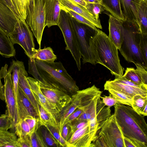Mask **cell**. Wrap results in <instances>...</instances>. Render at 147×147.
<instances>
[{
	"label": "cell",
	"instance_id": "obj_1",
	"mask_svg": "<svg viewBox=\"0 0 147 147\" xmlns=\"http://www.w3.org/2000/svg\"><path fill=\"white\" fill-rule=\"evenodd\" d=\"M114 113L123 136L136 147H147V125L144 116L139 114L128 105L116 104Z\"/></svg>",
	"mask_w": 147,
	"mask_h": 147
},
{
	"label": "cell",
	"instance_id": "obj_2",
	"mask_svg": "<svg viewBox=\"0 0 147 147\" xmlns=\"http://www.w3.org/2000/svg\"><path fill=\"white\" fill-rule=\"evenodd\" d=\"M92 45L96 64L105 66L115 78L122 76L124 69L120 64L118 49L108 36L98 29Z\"/></svg>",
	"mask_w": 147,
	"mask_h": 147
},
{
	"label": "cell",
	"instance_id": "obj_3",
	"mask_svg": "<svg viewBox=\"0 0 147 147\" xmlns=\"http://www.w3.org/2000/svg\"><path fill=\"white\" fill-rule=\"evenodd\" d=\"M121 33L122 43L119 50L121 55L128 62L139 64L147 69L140 50L141 32L138 24L122 21Z\"/></svg>",
	"mask_w": 147,
	"mask_h": 147
},
{
	"label": "cell",
	"instance_id": "obj_4",
	"mask_svg": "<svg viewBox=\"0 0 147 147\" xmlns=\"http://www.w3.org/2000/svg\"><path fill=\"white\" fill-rule=\"evenodd\" d=\"M35 62L40 76L46 81L61 87L71 96L79 90L76 81L61 62L48 63L35 59Z\"/></svg>",
	"mask_w": 147,
	"mask_h": 147
},
{
	"label": "cell",
	"instance_id": "obj_5",
	"mask_svg": "<svg viewBox=\"0 0 147 147\" xmlns=\"http://www.w3.org/2000/svg\"><path fill=\"white\" fill-rule=\"evenodd\" d=\"M124 138L113 114L102 123L91 147H125Z\"/></svg>",
	"mask_w": 147,
	"mask_h": 147
},
{
	"label": "cell",
	"instance_id": "obj_6",
	"mask_svg": "<svg viewBox=\"0 0 147 147\" xmlns=\"http://www.w3.org/2000/svg\"><path fill=\"white\" fill-rule=\"evenodd\" d=\"M46 0H30L26 3L25 21L41 48L45 28Z\"/></svg>",
	"mask_w": 147,
	"mask_h": 147
},
{
	"label": "cell",
	"instance_id": "obj_7",
	"mask_svg": "<svg viewBox=\"0 0 147 147\" xmlns=\"http://www.w3.org/2000/svg\"><path fill=\"white\" fill-rule=\"evenodd\" d=\"M69 18L77 36L80 50L82 57V63L84 64L89 63L95 65L96 63L92 43L98 29L95 30L85 24L78 22L70 15Z\"/></svg>",
	"mask_w": 147,
	"mask_h": 147
},
{
	"label": "cell",
	"instance_id": "obj_8",
	"mask_svg": "<svg viewBox=\"0 0 147 147\" xmlns=\"http://www.w3.org/2000/svg\"><path fill=\"white\" fill-rule=\"evenodd\" d=\"M63 34L66 47L65 50L71 52L79 70L81 68L82 56L80 50L77 36L71 22L69 15L61 9L57 25Z\"/></svg>",
	"mask_w": 147,
	"mask_h": 147
},
{
	"label": "cell",
	"instance_id": "obj_9",
	"mask_svg": "<svg viewBox=\"0 0 147 147\" xmlns=\"http://www.w3.org/2000/svg\"><path fill=\"white\" fill-rule=\"evenodd\" d=\"M9 36L13 45H20L28 58H32L36 49L33 34L25 20L18 19L13 31Z\"/></svg>",
	"mask_w": 147,
	"mask_h": 147
},
{
	"label": "cell",
	"instance_id": "obj_10",
	"mask_svg": "<svg viewBox=\"0 0 147 147\" xmlns=\"http://www.w3.org/2000/svg\"><path fill=\"white\" fill-rule=\"evenodd\" d=\"M37 81L43 94L60 112L71 101V96L64 89L46 81L41 77Z\"/></svg>",
	"mask_w": 147,
	"mask_h": 147
},
{
	"label": "cell",
	"instance_id": "obj_11",
	"mask_svg": "<svg viewBox=\"0 0 147 147\" xmlns=\"http://www.w3.org/2000/svg\"><path fill=\"white\" fill-rule=\"evenodd\" d=\"M8 65L5 64L1 67L0 71L1 79L4 81V101L9 116L13 122L12 131L14 130L15 126L18 121L16 103L11 77V72L7 70Z\"/></svg>",
	"mask_w": 147,
	"mask_h": 147
},
{
	"label": "cell",
	"instance_id": "obj_12",
	"mask_svg": "<svg viewBox=\"0 0 147 147\" xmlns=\"http://www.w3.org/2000/svg\"><path fill=\"white\" fill-rule=\"evenodd\" d=\"M97 132L92 130L88 123L76 129L67 141L68 147H90Z\"/></svg>",
	"mask_w": 147,
	"mask_h": 147
},
{
	"label": "cell",
	"instance_id": "obj_13",
	"mask_svg": "<svg viewBox=\"0 0 147 147\" xmlns=\"http://www.w3.org/2000/svg\"><path fill=\"white\" fill-rule=\"evenodd\" d=\"M27 79L38 104L46 111L52 114L58 121L60 111L43 94L40 90L37 80L28 76Z\"/></svg>",
	"mask_w": 147,
	"mask_h": 147
},
{
	"label": "cell",
	"instance_id": "obj_14",
	"mask_svg": "<svg viewBox=\"0 0 147 147\" xmlns=\"http://www.w3.org/2000/svg\"><path fill=\"white\" fill-rule=\"evenodd\" d=\"M102 92L94 85L82 90H79L71 96V100L77 108L84 111L97 97L101 95Z\"/></svg>",
	"mask_w": 147,
	"mask_h": 147
},
{
	"label": "cell",
	"instance_id": "obj_15",
	"mask_svg": "<svg viewBox=\"0 0 147 147\" xmlns=\"http://www.w3.org/2000/svg\"><path fill=\"white\" fill-rule=\"evenodd\" d=\"M16 106L18 121L20 119H24L28 116H32L37 118L39 117L34 107L19 86L16 100Z\"/></svg>",
	"mask_w": 147,
	"mask_h": 147
},
{
	"label": "cell",
	"instance_id": "obj_16",
	"mask_svg": "<svg viewBox=\"0 0 147 147\" xmlns=\"http://www.w3.org/2000/svg\"><path fill=\"white\" fill-rule=\"evenodd\" d=\"M19 19L8 6L0 1V29L9 35Z\"/></svg>",
	"mask_w": 147,
	"mask_h": 147
},
{
	"label": "cell",
	"instance_id": "obj_17",
	"mask_svg": "<svg viewBox=\"0 0 147 147\" xmlns=\"http://www.w3.org/2000/svg\"><path fill=\"white\" fill-rule=\"evenodd\" d=\"M104 89L106 90L113 89L132 98L136 94L147 96V89L127 85L115 80L106 81L104 85Z\"/></svg>",
	"mask_w": 147,
	"mask_h": 147
},
{
	"label": "cell",
	"instance_id": "obj_18",
	"mask_svg": "<svg viewBox=\"0 0 147 147\" xmlns=\"http://www.w3.org/2000/svg\"><path fill=\"white\" fill-rule=\"evenodd\" d=\"M61 10L59 0H46L45 27L57 25Z\"/></svg>",
	"mask_w": 147,
	"mask_h": 147
},
{
	"label": "cell",
	"instance_id": "obj_19",
	"mask_svg": "<svg viewBox=\"0 0 147 147\" xmlns=\"http://www.w3.org/2000/svg\"><path fill=\"white\" fill-rule=\"evenodd\" d=\"M28 74L24 63L22 61L19 73L18 85L30 101L39 116L38 104L30 88L27 77Z\"/></svg>",
	"mask_w": 147,
	"mask_h": 147
},
{
	"label": "cell",
	"instance_id": "obj_20",
	"mask_svg": "<svg viewBox=\"0 0 147 147\" xmlns=\"http://www.w3.org/2000/svg\"><path fill=\"white\" fill-rule=\"evenodd\" d=\"M108 15L109 17L108 37L119 50L122 41V21L115 18L111 14Z\"/></svg>",
	"mask_w": 147,
	"mask_h": 147
},
{
	"label": "cell",
	"instance_id": "obj_21",
	"mask_svg": "<svg viewBox=\"0 0 147 147\" xmlns=\"http://www.w3.org/2000/svg\"><path fill=\"white\" fill-rule=\"evenodd\" d=\"M60 5L69 9L82 16L92 24L96 28L102 29L100 22L96 21L93 15L85 7L70 0H59Z\"/></svg>",
	"mask_w": 147,
	"mask_h": 147
},
{
	"label": "cell",
	"instance_id": "obj_22",
	"mask_svg": "<svg viewBox=\"0 0 147 147\" xmlns=\"http://www.w3.org/2000/svg\"><path fill=\"white\" fill-rule=\"evenodd\" d=\"M139 0H120L122 11L126 21L136 22L139 25L136 4Z\"/></svg>",
	"mask_w": 147,
	"mask_h": 147
},
{
	"label": "cell",
	"instance_id": "obj_23",
	"mask_svg": "<svg viewBox=\"0 0 147 147\" xmlns=\"http://www.w3.org/2000/svg\"><path fill=\"white\" fill-rule=\"evenodd\" d=\"M16 52L14 45L9 35L0 29V55L6 58L15 56Z\"/></svg>",
	"mask_w": 147,
	"mask_h": 147
},
{
	"label": "cell",
	"instance_id": "obj_24",
	"mask_svg": "<svg viewBox=\"0 0 147 147\" xmlns=\"http://www.w3.org/2000/svg\"><path fill=\"white\" fill-rule=\"evenodd\" d=\"M101 4L105 10L115 18L125 20L121 9L120 0H102Z\"/></svg>",
	"mask_w": 147,
	"mask_h": 147
},
{
	"label": "cell",
	"instance_id": "obj_25",
	"mask_svg": "<svg viewBox=\"0 0 147 147\" xmlns=\"http://www.w3.org/2000/svg\"><path fill=\"white\" fill-rule=\"evenodd\" d=\"M136 6L141 32L147 34V0H139Z\"/></svg>",
	"mask_w": 147,
	"mask_h": 147
},
{
	"label": "cell",
	"instance_id": "obj_26",
	"mask_svg": "<svg viewBox=\"0 0 147 147\" xmlns=\"http://www.w3.org/2000/svg\"><path fill=\"white\" fill-rule=\"evenodd\" d=\"M39 120L41 126L48 125L55 127L59 130L58 121L51 113L45 110L38 105Z\"/></svg>",
	"mask_w": 147,
	"mask_h": 147
},
{
	"label": "cell",
	"instance_id": "obj_27",
	"mask_svg": "<svg viewBox=\"0 0 147 147\" xmlns=\"http://www.w3.org/2000/svg\"><path fill=\"white\" fill-rule=\"evenodd\" d=\"M32 58L48 63L54 62L57 59V56L54 53L52 49L50 47H45L41 49L39 48L36 49Z\"/></svg>",
	"mask_w": 147,
	"mask_h": 147
},
{
	"label": "cell",
	"instance_id": "obj_28",
	"mask_svg": "<svg viewBox=\"0 0 147 147\" xmlns=\"http://www.w3.org/2000/svg\"><path fill=\"white\" fill-rule=\"evenodd\" d=\"M22 61H12L8 70L11 72V77L16 103L18 87L19 73Z\"/></svg>",
	"mask_w": 147,
	"mask_h": 147
},
{
	"label": "cell",
	"instance_id": "obj_29",
	"mask_svg": "<svg viewBox=\"0 0 147 147\" xmlns=\"http://www.w3.org/2000/svg\"><path fill=\"white\" fill-rule=\"evenodd\" d=\"M17 139L14 133L0 129V147H18Z\"/></svg>",
	"mask_w": 147,
	"mask_h": 147
},
{
	"label": "cell",
	"instance_id": "obj_30",
	"mask_svg": "<svg viewBox=\"0 0 147 147\" xmlns=\"http://www.w3.org/2000/svg\"><path fill=\"white\" fill-rule=\"evenodd\" d=\"M77 108L75 103L71 100V102L60 112L58 121L59 123V132L61 133L64 123L68 117Z\"/></svg>",
	"mask_w": 147,
	"mask_h": 147
},
{
	"label": "cell",
	"instance_id": "obj_31",
	"mask_svg": "<svg viewBox=\"0 0 147 147\" xmlns=\"http://www.w3.org/2000/svg\"><path fill=\"white\" fill-rule=\"evenodd\" d=\"M138 113L142 115L143 110L147 107V96L136 94L132 98L131 106Z\"/></svg>",
	"mask_w": 147,
	"mask_h": 147
},
{
	"label": "cell",
	"instance_id": "obj_32",
	"mask_svg": "<svg viewBox=\"0 0 147 147\" xmlns=\"http://www.w3.org/2000/svg\"><path fill=\"white\" fill-rule=\"evenodd\" d=\"M38 129L48 147H60L56 140L46 127L41 126L38 128Z\"/></svg>",
	"mask_w": 147,
	"mask_h": 147
},
{
	"label": "cell",
	"instance_id": "obj_33",
	"mask_svg": "<svg viewBox=\"0 0 147 147\" xmlns=\"http://www.w3.org/2000/svg\"><path fill=\"white\" fill-rule=\"evenodd\" d=\"M14 132L18 137L28 135L30 137L32 135L30 128L24 119L18 121L15 126Z\"/></svg>",
	"mask_w": 147,
	"mask_h": 147
},
{
	"label": "cell",
	"instance_id": "obj_34",
	"mask_svg": "<svg viewBox=\"0 0 147 147\" xmlns=\"http://www.w3.org/2000/svg\"><path fill=\"white\" fill-rule=\"evenodd\" d=\"M122 76L139 86L147 88V86L143 83L140 76L134 68L127 67L124 74Z\"/></svg>",
	"mask_w": 147,
	"mask_h": 147
},
{
	"label": "cell",
	"instance_id": "obj_35",
	"mask_svg": "<svg viewBox=\"0 0 147 147\" xmlns=\"http://www.w3.org/2000/svg\"><path fill=\"white\" fill-rule=\"evenodd\" d=\"M60 7L61 9L68 13L78 22L85 24L95 30H97L98 29L92 24L82 16L65 7L61 5Z\"/></svg>",
	"mask_w": 147,
	"mask_h": 147
},
{
	"label": "cell",
	"instance_id": "obj_36",
	"mask_svg": "<svg viewBox=\"0 0 147 147\" xmlns=\"http://www.w3.org/2000/svg\"><path fill=\"white\" fill-rule=\"evenodd\" d=\"M107 91L119 104L131 106L132 98L113 89H109Z\"/></svg>",
	"mask_w": 147,
	"mask_h": 147
},
{
	"label": "cell",
	"instance_id": "obj_37",
	"mask_svg": "<svg viewBox=\"0 0 147 147\" xmlns=\"http://www.w3.org/2000/svg\"><path fill=\"white\" fill-rule=\"evenodd\" d=\"M86 9L93 16L95 20L100 22L99 18V14L105 10L103 6L98 3H87Z\"/></svg>",
	"mask_w": 147,
	"mask_h": 147
},
{
	"label": "cell",
	"instance_id": "obj_38",
	"mask_svg": "<svg viewBox=\"0 0 147 147\" xmlns=\"http://www.w3.org/2000/svg\"><path fill=\"white\" fill-rule=\"evenodd\" d=\"M12 127V121L6 109L5 113L0 115V129L8 131Z\"/></svg>",
	"mask_w": 147,
	"mask_h": 147
},
{
	"label": "cell",
	"instance_id": "obj_39",
	"mask_svg": "<svg viewBox=\"0 0 147 147\" xmlns=\"http://www.w3.org/2000/svg\"><path fill=\"white\" fill-rule=\"evenodd\" d=\"M11 1L21 18L25 20L26 17V0H11Z\"/></svg>",
	"mask_w": 147,
	"mask_h": 147
},
{
	"label": "cell",
	"instance_id": "obj_40",
	"mask_svg": "<svg viewBox=\"0 0 147 147\" xmlns=\"http://www.w3.org/2000/svg\"><path fill=\"white\" fill-rule=\"evenodd\" d=\"M31 147H47L38 129L33 133L30 137Z\"/></svg>",
	"mask_w": 147,
	"mask_h": 147
},
{
	"label": "cell",
	"instance_id": "obj_41",
	"mask_svg": "<svg viewBox=\"0 0 147 147\" xmlns=\"http://www.w3.org/2000/svg\"><path fill=\"white\" fill-rule=\"evenodd\" d=\"M45 126L56 140L60 147H68L67 142L65 141L59 133V129L48 125H47Z\"/></svg>",
	"mask_w": 147,
	"mask_h": 147
},
{
	"label": "cell",
	"instance_id": "obj_42",
	"mask_svg": "<svg viewBox=\"0 0 147 147\" xmlns=\"http://www.w3.org/2000/svg\"><path fill=\"white\" fill-rule=\"evenodd\" d=\"M140 48L145 63L147 65V34L141 33Z\"/></svg>",
	"mask_w": 147,
	"mask_h": 147
},
{
	"label": "cell",
	"instance_id": "obj_43",
	"mask_svg": "<svg viewBox=\"0 0 147 147\" xmlns=\"http://www.w3.org/2000/svg\"><path fill=\"white\" fill-rule=\"evenodd\" d=\"M24 119L28 124L30 129L32 135L41 126L39 122L38 118H37L32 116H28Z\"/></svg>",
	"mask_w": 147,
	"mask_h": 147
},
{
	"label": "cell",
	"instance_id": "obj_44",
	"mask_svg": "<svg viewBox=\"0 0 147 147\" xmlns=\"http://www.w3.org/2000/svg\"><path fill=\"white\" fill-rule=\"evenodd\" d=\"M136 67V69L143 83L147 86V69L138 63L135 64Z\"/></svg>",
	"mask_w": 147,
	"mask_h": 147
},
{
	"label": "cell",
	"instance_id": "obj_45",
	"mask_svg": "<svg viewBox=\"0 0 147 147\" xmlns=\"http://www.w3.org/2000/svg\"><path fill=\"white\" fill-rule=\"evenodd\" d=\"M61 135L63 139L67 142L70 138L72 133L70 125L67 123L65 124L62 128Z\"/></svg>",
	"mask_w": 147,
	"mask_h": 147
},
{
	"label": "cell",
	"instance_id": "obj_46",
	"mask_svg": "<svg viewBox=\"0 0 147 147\" xmlns=\"http://www.w3.org/2000/svg\"><path fill=\"white\" fill-rule=\"evenodd\" d=\"M17 143L18 147H31L30 137L28 135L18 137Z\"/></svg>",
	"mask_w": 147,
	"mask_h": 147
},
{
	"label": "cell",
	"instance_id": "obj_47",
	"mask_svg": "<svg viewBox=\"0 0 147 147\" xmlns=\"http://www.w3.org/2000/svg\"><path fill=\"white\" fill-rule=\"evenodd\" d=\"M100 98L102 99V100L105 106L111 107L114 106L116 104H119V102L110 94L108 96H100Z\"/></svg>",
	"mask_w": 147,
	"mask_h": 147
},
{
	"label": "cell",
	"instance_id": "obj_48",
	"mask_svg": "<svg viewBox=\"0 0 147 147\" xmlns=\"http://www.w3.org/2000/svg\"><path fill=\"white\" fill-rule=\"evenodd\" d=\"M83 112L81 109L77 108L66 120L64 125L67 123L70 124L78 118Z\"/></svg>",
	"mask_w": 147,
	"mask_h": 147
},
{
	"label": "cell",
	"instance_id": "obj_49",
	"mask_svg": "<svg viewBox=\"0 0 147 147\" xmlns=\"http://www.w3.org/2000/svg\"><path fill=\"white\" fill-rule=\"evenodd\" d=\"M114 80L118 82L127 85L134 87H140L147 89V88L142 87L139 86L137 84H136L131 81L127 80L125 78L122 76L121 77H119L115 78Z\"/></svg>",
	"mask_w": 147,
	"mask_h": 147
},
{
	"label": "cell",
	"instance_id": "obj_50",
	"mask_svg": "<svg viewBox=\"0 0 147 147\" xmlns=\"http://www.w3.org/2000/svg\"><path fill=\"white\" fill-rule=\"evenodd\" d=\"M0 1L10 8L19 19L22 20L15 9L11 0H0Z\"/></svg>",
	"mask_w": 147,
	"mask_h": 147
},
{
	"label": "cell",
	"instance_id": "obj_51",
	"mask_svg": "<svg viewBox=\"0 0 147 147\" xmlns=\"http://www.w3.org/2000/svg\"><path fill=\"white\" fill-rule=\"evenodd\" d=\"M124 141L125 147H136L135 145L131 141L124 136Z\"/></svg>",
	"mask_w": 147,
	"mask_h": 147
},
{
	"label": "cell",
	"instance_id": "obj_52",
	"mask_svg": "<svg viewBox=\"0 0 147 147\" xmlns=\"http://www.w3.org/2000/svg\"><path fill=\"white\" fill-rule=\"evenodd\" d=\"M0 99L3 101H4V94L3 86V85L1 81L0 76Z\"/></svg>",
	"mask_w": 147,
	"mask_h": 147
},
{
	"label": "cell",
	"instance_id": "obj_53",
	"mask_svg": "<svg viewBox=\"0 0 147 147\" xmlns=\"http://www.w3.org/2000/svg\"><path fill=\"white\" fill-rule=\"evenodd\" d=\"M71 1L80 5H81L86 8L87 3L84 0H70Z\"/></svg>",
	"mask_w": 147,
	"mask_h": 147
},
{
	"label": "cell",
	"instance_id": "obj_54",
	"mask_svg": "<svg viewBox=\"0 0 147 147\" xmlns=\"http://www.w3.org/2000/svg\"><path fill=\"white\" fill-rule=\"evenodd\" d=\"M87 3H98L101 4L102 0H84Z\"/></svg>",
	"mask_w": 147,
	"mask_h": 147
},
{
	"label": "cell",
	"instance_id": "obj_55",
	"mask_svg": "<svg viewBox=\"0 0 147 147\" xmlns=\"http://www.w3.org/2000/svg\"><path fill=\"white\" fill-rule=\"evenodd\" d=\"M30 0H26V3L29 1Z\"/></svg>",
	"mask_w": 147,
	"mask_h": 147
},
{
	"label": "cell",
	"instance_id": "obj_56",
	"mask_svg": "<svg viewBox=\"0 0 147 147\" xmlns=\"http://www.w3.org/2000/svg\"></svg>",
	"mask_w": 147,
	"mask_h": 147
}]
</instances>
